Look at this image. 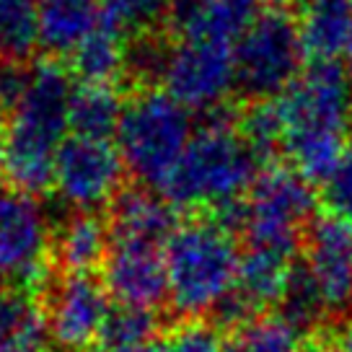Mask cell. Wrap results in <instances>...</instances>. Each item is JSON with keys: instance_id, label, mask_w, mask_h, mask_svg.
I'll list each match as a JSON object with an SVG mask.
<instances>
[{"instance_id": "obj_7", "label": "cell", "mask_w": 352, "mask_h": 352, "mask_svg": "<svg viewBox=\"0 0 352 352\" xmlns=\"http://www.w3.org/2000/svg\"><path fill=\"white\" fill-rule=\"evenodd\" d=\"M277 107L285 122V138L344 135L352 117L350 70L337 60H316L277 96Z\"/></svg>"}, {"instance_id": "obj_13", "label": "cell", "mask_w": 352, "mask_h": 352, "mask_svg": "<svg viewBox=\"0 0 352 352\" xmlns=\"http://www.w3.org/2000/svg\"><path fill=\"white\" fill-rule=\"evenodd\" d=\"M308 264L327 311L352 306V223L334 215L316 218L306 236Z\"/></svg>"}, {"instance_id": "obj_30", "label": "cell", "mask_w": 352, "mask_h": 352, "mask_svg": "<svg viewBox=\"0 0 352 352\" xmlns=\"http://www.w3.org/2000/svg\"><path fill=\"white\" fill-rule=\"evenodd\" d=\"M168 352H228V344L223 342L220 331L210 324L189 321L182 324L168 340Z\"/></svg>"}, {"instance_id": "obj_22", "label": "cell", "mask_w": 352, "mask_h": 352, "mask_svg": "<svg viewBox=\"0 0 352 352\" xmlns=\"http://www.w3.org/2000/svg\"><path fill=\"white\" fill-rule=\"evenodd\" d=\"M42 47L39 0H0V63L23 65Z\"/></svg>"}, {"instance_id": "obj_10", "label": "cell", "mask_w": 352, "mask_h": 352, "mask_svg": "<svg viewBox=\"0 0 352 352\" xmlns=\"http://www.w3.org/2000/svg\"><path fill=\"white\" fill-rule=\"evenodd\" d=\"M50 226L29 195L0 187V280L29 290L47 275Z\"/></svg>"}, {"instance_id": "obj_15", "label": "cell", "mask_w": 352, "mask_h": 352, "mask_svg": "<svg viewBox=\"0 0 352 352\" xmlns=\"http://www.w3.org/2000/svg\"><path fill=\"white\" fill-rule=\"evenodd\" d=\"M176 228L174 205L148 189L120 192V197L111 202V241L166 246Z\"/></svg>"}, {"instance_id": "obj_19", "label": "cell", "mask_w": 352, "mask_h": 352, "mask_svg": "<svg viewBox=\"0 0 352 352\" xmlns=\"http://www.w3.org/2000/svg\"><path fill=\"white\" fill-rule=\"evenodd\" d=\"M111 249V231L94 212H76L65 220L57 233V262L67 275H91L96 267H104Z\"/></svg>"}, {"instance_id": "obj_21", "label": "cell", "mask_w": 352, "mask_h": 352, "mask_svg": "<svg viewBox=\"0 0 352 352\" xmlns=\"http://www.w3.org/2000/svg\"><path fill=\"white\" fill-rule=\"evenodd\" d=\"M50 340L47 319L34 308L23 287L0 283V347L19 344L29 352H39Z\"/></svg>"}, {"instance_id": "obj_23", "label": "cell", "mask_w": 352, "mask_h": 352, "mask_svg": "<svg viewBox=\"0 0 352 352\" xmlns=\"http://www.w3.org/2000/svg\"><path fill=\"white\" fill-rule=\"evenodd\" d=\"M124 114L120 94L111 86H76L70 104V130L83 138H104L117 135V127Z\"/></svg>"}, {"instance_id": "obj_33", "label": "cell", "mask_w": 352, "mask_h": 352, "mask_svg": "<svg viewBox=\"0 0 352 352\" xmlns=\"http://www.w3.org/2000/svg\"><path fill=\"white\" fill-rule=\"evenodd\" d=\"M0 352H29V350H23L19 344H8V347H0Z\"/></svg>"}, {"instance_id": "obj_28", "label": "cell", "mask_w": 352, "mask_h": 352, "mask_svg": "<svg viewBox=\"0 0 352 352\" xmlns=\"http://www.w3.org/2000/svg\"><path fill=\"white\" fill-rule=\"evenodd\" d=\"M174 0H104V21L124 32H145L171 16Z\"/></svg>"}, {"instance_id": "obj_25", "label": "cell", "mask_w": 352, "mask_h": 352, "mask_svg": "<svg viewBox=\"0 0 352 352\" xmlns=\"http://www.w3.org/2000/svg\"><path fill=\"white\" fill-rule=\"evenodd\" d=\"M158 319L151 308L120 306L111 308L107 327L101 331L99 347L117 352H135L153 344Z\"/></svg>"}, {"instance_id": "obj_1", "label": "cell", "mask_w": 352, "mask_h": 352, "mask_svg": "<svg viewBox=\"0 0 352 352\" xmlns=\"http://www.w3.org/2000/svg\"><path fill=\"white\" fill-rule=\"evenodd\" d=\"M76 86L55 60L29 67V83L11 109L3 135V176L21 195H44L55 184L57 153L70 130Z\"/></svg>"}, {"instance_id": "obj_4", "label": "cell", "mask_w": 352, "mask_h": 352, "mask_svg": "<svg viewBox=\"0 0 352 352\" xmlns=\"http://www.w3.org/2000/svg\"><path fill=\"white\" fill-rule=\"evenodd\" d=\"M192 114L166 91H143L124 104L117 148L127 171L148 187H164L192 140Z\"/></svg>"}, {"instance_id": "obj_17", "label": "cell", "mask_w": 352, "mask_h": 352, "mask_svg": "<svg viewBox=\"0 0 352 352\" xmlns=\"http://www.w3.org/2000/svg\"><path fill=\"white\" fill-rule=\"evenodd\" d=\"M290 275H293L290 256L267 252V249H249L241 256L239 277H236V287L231 296L252 316L256 311L283 300Z\"/></svg>"}, {"instance_id": "obj_27", "label": "cell", "mask_w": 352, "mask_h": 352, "mask_svg": "<svg viewBox=\"0 0 352 352\" xmlns=\"http://www.w3.org/2000/svg\"><path fill=\"white\" fill-rule=\"evenodd\" d=\"M283 316L298 324L300 329L314 327L327 314V303L319 293V285L306 267H293V275L287 280L285 296H283Z\"/></svg>"}, {"instance_id": "obj_16", "label": "cell", "mask_w": 352, "mask_h": 352, "mask_svg": "<svg viewBox=\"0 0 352 352\" xmlns=\"http://www.w3.org/2000/svg\"><path fill=\"white\" fill-rule=\"evenodd\" d=\"M42 47L52 55H73L104 26V0H39Z\"/></svg>"}, {"instance_id": "obj_6", "label": "cell", "mask_w": 352, "mask_h": 352, "mask_svg": "<svg viewBox=\"0 0 352 352\" xmlns=\"http://www.w3.org/2000/svg\"><path fill=\"white\" fill-rule=\"evenodd\" d=\"M239 88L254 101L277 99L303 73V39L298 19L285 8H267L233 44Z\"/></svg>"}, {"instance_id": "obj_14", "label": "cell", "mask_w": 352, "mask_h": 352, "mask_svg": "<svg viewBox=\"0 0 352 352\" xmlns=\"http://www.w3.org/2000/svg\"><path fill=\"white\" fill-rule=\"evenodd\" d=\"M262 0H174L171 23L179 39L236 44L259 16Z\"/></svg>"}, {"instance_id": "obj_35", "label": "cell", "mask_w": 352, "mask_h": 352, "mask_svg": "<svg viewBox=\"0 0 352 352\" xmlns=\"http://www.w3.org/2000/svg\"><path fill=\"white\" fill-rule=\"evenodd\" d=\"M0 174H3V135H0Z\"/></svg>"}, {"instance_id": "obj_9", "label": "cell", "mask_w": 352, "mask_h": 352, "mask_svg": "<svg viewBox=\"0 0 352 352\" xmlns=\"http://www.w3.org/2000/svg\"><path fill=\"white\" fill-rule=\"evenodd\" d=\"M124 171L127 166L117 143L104 138L70 135L57 153L52 187L73 210L94 212L120 197Z\"/></svg>"}, {"instance_id": "obj_24", "label": "cell", "mask_w": 352, "mask_h": 352, "mask_svg": "<svg viewBox=\"0 0 352 352\" xmlns=\"http://www.w3.org/2000/svg\"><path fill=\"white\" fill-rule=\"evenodd\" d=\"M228 352H306V329L283 314L254 316L236 329Z\"/></svg>"}, {"instance_id": "obj_8", "label": "cell", "mask_w": 352, "mask_h": 352, "mask_svg": "<svg viewBox=\"0 0 352 352\" xmlns=\"http://www.w3.org/2000/svg\"><path fill=\"white\" fill-rule=\"evenodd\" d=\"M158 76L166 94L187 109H215L239 86L231 44L208 39H179L161 57Z\"/></svg>"}, {"instance_id": "obj_20", "label": "cell", "mask_w": 352, "mask_h": 352, "mask_svg": "<svg viewBox=\"0 0 352 352\" xmlns=\"http://www.w3.org/2000/svg\"><path fill=\"white\" fill-rule=\"evenodd\" d=\"M73 70L88 86H111L130 63L124 34L104 23L73 52Z\"/></svg>"}, {"instance_id": "obj_29", "label": "cell", "mask_w": 352, "mask_h": 352, "mask_svg": "<svg viewBox=\"0 0 352 352\" xmlns=\"http://www.w3.org/2000/svg\"><path fill=\"white\" fill-rule=\"evenodd\" d=\"M321 197L329 215L352 223V148L344 151L340 164L321 182Z\"/></svg>"}, {"instance_id": "obj_31", "label": "cell", "mask_w": 352, "mask_h": 352, "mask_svg": "<svg viewBox=\"0 0 352 352\" xmlns=\"http://www.w3.org/2000/svg\"><path fill=\"white\" fill-rule=\"evenodd\" d=\"M337 350H340V352H352V316L342 324L340 334H337Z\"/></svg>"}, {"instance_id": "obj_11", "label": "cell", "mask_w": 352, "mask_h": 352, "mask_svg": "<svg viewBox=\"0 0 352 352\" xmlns=\"http://www.w3.org/2000/svg\"><path fill=\"white\" fill-rule=\"evenodd\" d=\"M109 314L104 283L91 275H67L52 287L44 319L50 340L67 352H80L101 340Z\"/></svg>"}, {"instance_id": "obj_12", "label": "cell", "mask_w": 352, "mask_h": 352, "mask_svg": "<svg viewBox=\"0 0 352 352\" xmlns=\"http://www.w3.org/2000/svg\"><path fill=\"white\" fill-rule=\"evenodd\" d=\"M104 287L120 306L151 308L168 298V275L161 246L111 241L104 262Z\"/></svg>"}, {"instance_id": "obj_18", "label": "cell", "mask_w": 352, "mask_h": 352, "mask_svg": "<svg viewBox=\"0 0 352 352\" xmlns=\"http://www.w3.org/2000/svg\"><path fill=\"white\" fill-rule=\"evenodd\" d=\"M306 57L337 60L344 57L352 42V3L350 0H308L298 19Z\"/></svg>"}, {"instance_id": "obj_34", "label": "cell", "mask_w": 352, "mask_h": 352, "mask_svg": "<svg viewBox=\"0 0 352 352\" xmlns=\"http://www.w3.org/2000/svg\"><path fill=\"white\" fill-rule=\"evenodd\" d=\"M344 60H347V67L352 70V42H350V47H347V52H344Z\"/></svg>"}, {"instance_id": "obj_3", "label": "cell", "mask_w": 352, "mask_h": 352, "mask_svg": "<svg viewBox=\"0 0 352 352\" xmlns=\"http://www.w3.org/2000/svg\"><path fill=\"white\" fill-rule=\"evenodd\" d=\"M168 300L182 316H202L233 293L241 254L218 220H192L164 246Z\"/></svg>"}, {"instance_id": "obj_5", "label": "cell", "mask_w": 352, "mask_h": 352, "mask_svg": "<svg viewBox=\"0 0 352 352\" xmlns=\"http://www.w3.org/2000/svg\"><path fill=\"white\" fill-rule=\"evenodd\" d=\"M316 195L311 182L287 166H270L254 179L243 197V226L249 249L290 256L300 243V233L314 223Z\"/></svg>"}, {"instance_id": "obj_2", "label": "cell", "mask_w": 352, "mask_h": 352, "mask_svg": "<svg viewBox=\"0 0 352 352\" xmlns=\"http://www.w3.org/2000/svg\"><path fill=\"white\" fill-rule=\"evenodd\" d=\"M259 158L228 122H210L189 140L184 155L161 192L179 208H210L212 212L246 197L259 176Z\"/></svg>"}, {"instance_id": "obj_32", "label": "cell", "mask_w": 352, "mask_h": 352, "mask_svg": "<svg viewBox=\"0 0 352 352\" xmlns=\"http://www.w3.org/2000/svg\"><path fill=\"white\" fill-rule=\"evenodd\" d=\"M96 352H117V350H104V347H99ZM135 352H168V347L166 344H148V347H143V350H135Z\"/></svg>"}, {"instance_id": "obj_26", "label": "cell", "mask_w": 352, "mask_h": 352, "mask_svg": "<svg viewBox=\"0 0 352 352\" xmlns=\"http://www.w3.org/2000/svg\"><path fill=\"white\" fill-rule=\"evenodd\" d=\"M239 132L249 143V148L256 153V158L267 161L275 153L277 145H283V138H285V122H283L277 99L254 101L252 107L243 111Z\"/></svg>"}]
</instances>
